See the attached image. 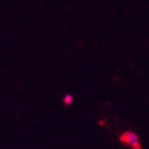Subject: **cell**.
<instances>
[{
	"label": "cell",
	"instance_id": "6da1fadb",
	"mask_svg": "<svg viewBox=\"0 0 149 149\" xmlns=\"http://www.w3.org/2000/svg\"><path fill=\"white\" fill-rule=\"evenodd\" d=\"M120 141L123 145L131 147L132 149H141V143L139 138L135 133L133 132H124L120 136Z\"/></svg>",
	"mask_w": 149,
	"mask_h": 149
}]
</instances>
